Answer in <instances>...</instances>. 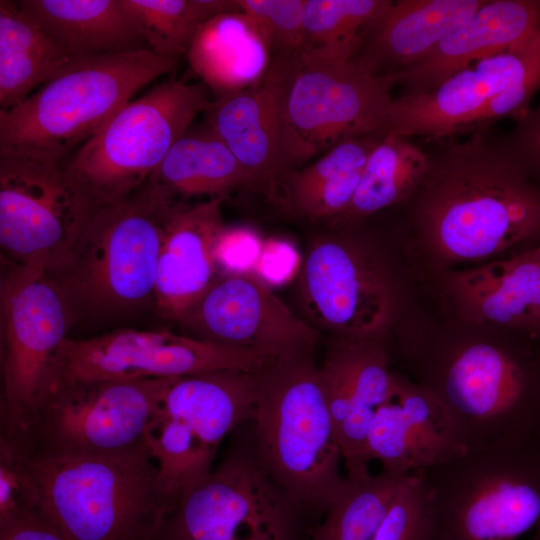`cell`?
I'll use <instances>...</instances> for the list:
<instances>
[{"mask_svg":"<svg viewBox=\"0 0 540 540\" xmlns=\"http://www.w3.org/2000/svg\"><path fill=\"white\" fill-rule=\"evenodd\" d=\"M429 167L408 200L419 240L439 261L473 262L540 235V189L492 127L424 141Z\"/></svg>","mask_w":540,"mask_h":540,"instance_id":"obj_1","label":"cell"},{"mask_svg":"<svg viewBox=\"0 0 540 540\" xmlns=\"http://www.w3.org/2000/svg\"><path fill=\"white\" fill-rule=\"evenodd\" d=\"M6 441L38 508L65 540L157 539L171 505L145 444L108 453L39 455Z\"/></svg>","mask_w":540,"mask_h":540,"instance_id":"obj_2","label":"cell"},{"mask_svg":"<svg viewBox=\"0 0 540 540\" xmlns=\"http://www.w3.org/2000/svg\"><path fill=\"white\" fill-rule=\"evenodd\" d=\"M474 340L420 359L418 383L436 400L465 451L536 437L540 429V348Z\"/></svg>","mask_w":540,"mask_h":540,"instance_id":"obj_3","label":"cell"},{"mask_svg":"<svg viewBox=\"0 0 540 540\" xmlns=\"http://www.w3.org/2000/svg\"><path fill=\"white\" fill-rule=\"evenodd\" d=\"M313 351L281 354L258 373L255 455L301 511H323L345 476Z\"/></svg>","mask_w":540,"mask_h":540,"instance_id":"obj_4","label":"cell"},{"mask_svg":"<svg viewBox=\"0 0 540 540\" xmlns=\"http://www.w3.org/2000/svg\"><path fill=\"white\" fill-rule=\"evenodd\" d=\"M177 65L149 49L75 58L23 102L0 110V151L61 164L139 89Z\"/></svg>","mask_w":540,"mask_h":540,"instance_id":"obj_5","label":"cell"},{"mask_svg":"<svg viewBox=\"0 0 540 540\" xmlns=\"http://www.w3.org/2000/svg\"><path fill=\"white\" fill-rule=\"evenodd\" d=\"M172 205L145 185L96 211L65 263L50 273L75 317L153 309L158 258Z\"/></svg>","mask_w":540,"mask_h":540,"instance_id":"obj_6","label":"cell"},{"mask_svg":"<svg viewBox=\"0 0 540 540\" xmlns=\"http://www.w3.org/2000/svg\"><path fill=\"white\" fill-rule=\"evenodd\" d=\"M416 473L430 496L427 540H516L540 523L537 436L465 451Z\"/></svg>","mask_w":540,"mask_h":540,"instance_id":"obj_7","label":"cell"},{"mask_svg":"<svg viewBox=\"0 0 540 540\" xmlns=\"http://www.w3.org/2000/svg\"><path fill=\"white\" fill-rule=\"evenodd\" d=\"M207 87L169 79L128 102L63 165L98 208L119 203L139 190L206 112Z\"/></svg>","mask_w":540,"mask_h":540,"instance_id":"obj_8","label":"cell"},{"mask_svg":"<svg viewBox=\"0 0 540 540\" xmlns=\"http://www.w3.org/2000/svg\"><path fill=\"white\" fill-rule=\"evenodd\" d=\"M170 378L50 385L21 427L0 438L39 455L116 452L144 444Z\"/></svg>","mask_w":540,"mask_h":540,"instance_id":"obj_9","label":"cell"},{"mask_svg":"<svg viewBox=\"0 0 540 540\" xmlns=\"http://www.w3.org/2000/svg\"><path fill=\"white\" fill-rule=\"evenodd\" d=\"M539 89L540 28L427 93L394 97L386 132L428 142L470 135L506 118L517 121Z\"/></svg>","mask_w":540,"mask_h":540,"instance_id":"obj_10","label":"cell"},{"mask_svg":"<svg viewBox=\"0 0 540 540\" xmlns=\"http://www.w3.org/2000/svg\"><path fill=\"white\" fill-rule=\"evenodd\" d=\"M392 90L350 62L289 55L282 104L288 170L345 140L386 132Z\"/></svg>","mask_w":540,"mask_h":540,"instance_id":"obj_11","label":"cell"},{"mask_svg":"<svg viewBox=\"0 0 540 540\" xmlns=\"http://www.w3.org/2000/svg\"><path fill=\"white\" fill-rule=\"evenodd\" d=\"M2 264L0 435L10 436L45 391L54 355L76 317L47 270Z\"/></svg>","mask_w":540,"mask_h":540,"instance_id":"obj_12","label":"cell"},{"mask_svg":"<svg viewBox=\"0 0 540 540\" xmlns=\"http://www.w3.org/2000/svg\"><path fill=\"white\" fill-rule=\"evenodd\" d=\"M99 209L63 165L0 151L4 259L56 271Z\"/></svg>","mask_w":540,"mask_h":540,"instance_id":"obj_13","label":"cell"},{"mask_svg":"<svg viewBox=\"0 0 540 540\" xmlns=\"http://www.w3.org/2000/svg\"><path fill=\"white\" fill-rule=\"evenodd\" d=\"M279 355L166 329H116L89 338L67 337L54 355L47 387L74 380L158 379L223 369L259 372Z\"/></svg>","mask_w":540,"mask_h":540,"instance_id":"obj_14","label":"cell"},{"mask_svg":"<svg viewBox=\"0 0 540 540\" xmlns=\"http://www.w3.org/2000/svg\"><path fill=\"white\" fill-rule=\"evenodd\" d=\"M300 513L254 452L235 450L179 502L156 540H296Z\"/></svg>","mask_w":540,"mask_h":540,"instance_id":"obj_15","label":"cell"},{"mask_svg":"<svg viewBox=\"0 0 540 540\" xmlns=\"http://www.w3.org/2000/svg\"><path fill=\"white\" fill-rule=\"evenodd\" d=\"M298 291L310 325L333 338L382 336L393 313L394 293L383 261L348 231L311 240Z\"/></svg>","mask_w":540,"mask_h":540,"instance_id":"obj_16","label":"cell"},{"mask_svg":"<svg viewBox=\"0 0 540 540\" xmlns=\"http://www.w3.org/2000/svg\"><path fill=\"white\" fill-rule=\"evenodd\" d=\"M178 323L183 334L200 340L279 354L313 351L318 341V330L251 272L217 276Z\"/></svg>","mask_w":540,"mask_h":540,"instance_id":"obj_17","label":"cell"},{"mask_svg":"<svg viewBox=\"0 0 540 540\" xmlns=\"http://www.w3.org/2000/svg\"><path fill=\"white\" fill-rule=\"evenodd\" d=\"M289 55L272 59L255 85L211 102L206 125L245 171L249 187L274 196L288 171L283 150V90Z\"/></svg>","mask_w":540,"mask_h":540,"instance_id":"obj_18","label":"cell"},{"mask_svg":"<svg viewBox=\"0 0 540 540\" xmlns=\"http://www.w3.org/2000/svg\"><path fill=\"white\" fill-rule=\"evenodd\" d=\"M225 197L195 204H175L166 220L158 258L153 311L177 321L217 277L226 227L221 206Z\"/></svg>","mask_w":540,"mask_h":540,"instance_id":"obj_19","label":"cell"},{"mask_svg":"<svg viewBox=\"0 0 540 540\" xmlns=\"http://www.w3.org/2000/svg\"><path fill=\"white\" fill-rule=\"evenodd\" d=\"M540 28V0H487L423 59L386 78L399 95L427 93L472 64L505 51Z\"/></svg>","mask_w":540,"mask_h":540,"instance_id":"obj_20","label":"cell"},{"mask_svg":"<svg viewBox=\"0 0 540 540\" xmlns=\"http://www.w3.org/2000/svg\"><path fill=\"white\" fill-rule=\"evenodd\" d=\"M318 369L339 447L347 456H359L377 409L393 393L387 347L381 336L333 338Z\"/></svg>","mask_w":540,"mask_h":540,"instance_id":"obj_21","label":"cell"},{"mask_svg":"<svg viewBox=\"0 0 540 540\" xmlns=\"http://www.w3.org/2000/svg\"><path fill=\"white\" fill-rule=\"evenodd\" d=\"M463 452L433 396L395 374L393 393L377 409L369 429L366 462L377 460L383 471L408 475Z\"/></svg>","mask_w":540,"mask_h":540,"instance_id":"obj_22","label":"cell"},{"mask_svg":"<svg viewBox=\"0 0 540 540\" xmlns=\"http://www.w3.org/2000/svg\"><path fill=\"white\" fill-rule=\"evenodd\" d=\"M448 293L468 320L540 340V235L512 256L450 271Z\"/></svg>","mask_w":540,"mask_h":540,"instance_id":"obj_23","label":"cell"},{"mask_svg":"<svg viewBox=\"0 0 540 540\" xmlns=\"http://www.w3.org/2000/svg\"><path fill=\"white\" fill-rule=\"evenodd\" d=\"M487 0H397L376 20L349 61L388 78L423 59Z\"/></svg>","mask_w":540,"mask_h":540,"instance_id":"obj_24","label":"cell"},{"mask_svg":"<svg viewBox=\"0 0 540 540\" xmlns=\"http://www.w3.org/2000/svg\"><path fill=\"white\" fill-rule=\"evenodd\" d=\"M259 372L223 369L171 377L157 411L217 450L230 431L253 419Z\"/></svg>","mask_w":540,"mask_h":540,"instance_id":"obj_25","label":"cell"},{"mask_svg":"<svg viewBox=\"0 0 540 540\" xmlns=\"http://www.w3.org/2000/svg\"><path fill=\"white\" fill-rule=\"evenodd\" d=\"M186 56L193 72L217 99L257 84L273 59L265 37L242 11L222 13L206 22Z\"/></svg>","mask_w":540,"mask_h":540,"instance_id":"obj_26","label":"cell"},{"mask_svg":"<svg viewBox=\"0 0 540 540\" xmlns=\"http://www.w3.org/2000/svg\"><path fill=\"white\" fill-rule=\"evenodd\" d=\"M17 4L74 58L148 49L122 0H22Z\"/></svg>","mask_w":540,"mask_h":540,"instance_id":"obj_27","label":"cell"},{"mask_svg":"<svg viewBox=\"0 0 540 540\" xmlns=\"http://www.w3.org/2000/svg\"><path fill=\"white\" fill-rule=\"evenodd\" d=\"M144 185L174 206L177 197H226L249 187V181L230 149L205 125L188 130Z\"/></svg>","mask_w":540,"mask_h":540,"instance_id":"obj_28","label":"cell"},{"mask_svg":"<svg viewBox=\"0 0 540 540\" xmlns=\"http://www.w3.org/2000/svg\"><path fill=\"white\" fill-rule=\"evenodd\" d=\"M74 59L17 2L0 1V110L23 102Z\"/></svg>","mask_w":540,"mask_h":540,"instance_id":"obj_29","label":"cell"},{"mask_svg":"<svg viewBox=\"0 0 540 540\" xmlns=\"http://www.w3.org/2000/svg\"><path fill=\"white\" fill-rule=\"evenodd\" d=\"M428 167L424 141L421 144L416 138L386 132L368 156L352 202L336 223L350 227L384 209L407 203Z\"/></svg>","mask_w":540,"mask_h":540,"instance_id":"obj_30","label":"cell"},{"mask_svg":"<svg viewBox=\"0 0 540 540\" xmlns=\"http://www.w3.org/2000/svg\"><path fill=\"white\" fill-rule=\"evenodd\" d=\"M392 0H306L298 55L349 62Z\"/></svg>","mask_w":540,"mask_h":540,"instance_id":"obj_31","label":"cell"},{"mask_svg":"<svg viewBox=\"0 0 540 540\" xmlns=\"http://www.w3.org/2000/svg\"><path fill=\"white\" fill-rule=\"evenodd\" d=\"M408 475L383 470L372 474L368 467L346 471L341 493L310 540H373Z\"/></svg>","mask_w":540,"mask_h":540,"instance_id":"obj_32","label":"cell"},{"mask_svg":"<svg viewBox=\"0 0 540 540\" xmlns=\"http://www.w3.org/2000/svg\"><path fill=\"white\" fill-rule=\"evenodd\" d=\"M149 50L186 55L198 30L215 16L240 11L237 0H122Z\"/></svg>","mask_w":540,"mask_h":540,"instance_id":"obj_33","label":"cell"},{"mask_svg":"<svg viewBox=\"0 0 540 540\" xmlns=\"http://www.w3.org/2000/svg\"><path fill=\"white\" fill-rule=\"evenodd\" d=\"M144 444L157 464L172 512L209 475L217 450L201 443L184 424L157 411L144 433Z\"/></svg>","mask_w":540,"mask_h":540,"instance_id":"obj_34","label":"cell"},{"mask_svg":"<svg viewBox=\"0 0 540 540\" xmlns=\"http://www.w3.org/2000/svg\"><path fill=\"white\" fill-rule=\"evenodd\" d=\"M431 504L427 486L419 473L405 477L373 540H427Z\"/></svg>","mask_w":540,"mask_h":540,"instance_id":"obj_35","label":"cell"},{"mask_svg":"<svg viewBox=\"0 0 540 540\" xmlns=\"http://www.w3.org/2000/svg\"><path fill=\"white\" fill-rule=\"evenodd\" d=\"M306 0H237L265 37L273 57L298 54Z\"/></svg>","mask_w":540,"mask_h":540,"instance_id":"obj_36","label":"cell"},{"mask_svg":"<svg viewBox=\"0 0 540 540\" xmlns=\"http://www.w3.org/2000/svg\"><path fill=\"white\" fill-rule=\"evenodd\" d=\"M501 136L526 176L540 189V104L530 108Z\"/></svg>","mask_w":540,"mask_h":540,"instance_id":"obj_37","label":"cell"},{"mask_svg":"<svg viewBox=\"0 0 540 540\" xmlns=\"http://www.w3.org/2000/svg\"><path fill=\"white\" fill-rule=\"evenodd\" d=\"M0 540H65L58 528L38 508L0 521Z\"/></svg>","mask_w":540,"mask_h":540,"instance_id":"obj_38","label":"cell"},{"mask_svg":"<svg viewBox=\"0 0 540 540\" xmlns=\"http://www.w3.org/2000/svg\"><path fill=\"white\" fill-rule=\"evenodd\" d=\"M534 529V535L531 537L530 540H540V523Z\"/></svg>","mask_w":540,"mask_h":540,"instance_id":"obj_39","label":"cell"},{"mask_svg":"<svg viewBox=\"0 0 540 540\" xmlns=\"http://www.w3.org/2000/svg\"><path fill=\"white\" fill-rule=\"evenodd\" d=\"M537 440H538V442H539V444H540V429H539V431H538V433H537Z\"/></svg>","mask_w":540,"mask_h":540,"instance_id":"obj_40","label":"cell"},{"mask_svg":"<svg viewBox=\"0 0 540 540\" xmlns=\"http://www.w3.org/2000/svg\"><path fill=\"white\" fill-rule=\"evenodd\" d=\"M539 344H540V340H539Z\"/></svg>","mask_w":540,"mask_h":540,"instance_id":"obj_41","label":"cell"}]
</instances>
